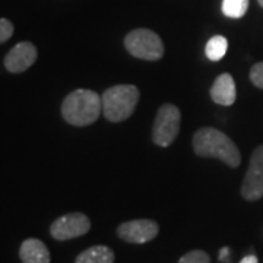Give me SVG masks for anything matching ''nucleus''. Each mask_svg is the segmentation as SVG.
Returning a JSON list of instances; mask_svg holds the SVG:
<instances>
[{"label":"nucleus","mask_w":263,"mask_h":263,"mask_svg":"<svg viewBox=\"0 0 263 263\" xmlns=\"http://www.w3.org/2000/svg\"><path fill=\"white\" fill-rule=\"evenodd\" d=\"M37 56V47L29 41H22L5 56V67L10 73H22L35 63Z\"/></svg>","instance_id":"9"},{"label":"nucleus","mask_w":263,"mask_h":263,"mask_svg":"<svg viewBox=\"0 0 263 263\" xmlns=\"http://www.w3.org/2000/svg\"><path fill=\"white\" fill-rule=\"evenodd\" d=\"M19 257L22 263H50L47 246L38 238H27L21 245Z\"/></svg>","instance_id":"11"},{"label":"nucleus","mask_w":263,"mask_h":263,"mask_svg":"<svg viewBox=\"0 0 263 263\" xmlns=\"http://www.w3.org/2000/svg\"><path fill=\"white\" fill-rule=\"evenodd\" d=\"M179 263H211V257L203 250H192L181 256Z\"/></svg>","instance_id":"15"},{"label":"nucleus","mask_w":263,"mask_h":263,"mask_svg":"<svg viewBox=\"0 0 263 263\" xmlns=\"http://www.w3.org/2000/svg\"><path fill=\"white\" fill-rule=\"evenodd\" d=\"M91 230L89 218L81 212H72L63 216H59L50 226V234L54 240L66 241L76 237L85 235Z\"/></svg>","instance_id":"6"},{"label":"nucleus","mask_w":263,"mask_h":263,"mask_svg":"<svg viewBox=\"0 0 263 263\" xmlns=\"http://www.w3.org/2000/svg\"><path fill=\"white\" fill-rule=\"evenodd\" d=\"M114 252L107 246H92L78 254L75 263H114Z\"/></svg>","instance_id":"12"},{"label":"nucleus","mask_w":263,"mask_h":263,"mask_svg":"<svg viewBox=\"0 0 263 263\" xmlns=\"http://www.w3.org/2000/svg\"><path fill=\"white\" fill-rule=\"evenodd\" d=\"M241 196L250 202L263 197V145L257 146L252 154L249 170L241 184Z\"/></svg>","instance_id":"7"},{"label":"nucleus","mask_w":263,"mask_h":263,"mask_svg":"<svg viewBox=\"0 0 263 263\" xmlns=\"http://www.w3.org/2000/svg\"><path fill=\"white\" fill-rule=\"evenodd\" d=\"M124 47L132 56L155 62L164 56V44L160 35L146 28L133 29L124 38Z\"/></svg>","instance_id":"4"},{"label":"nucleus","mask_w":263,"mask_h":263,"mask_svg":"<svg viewBox=\"0 0 263 263\" xmlns=\"http://www.w3.org/2000/svg\"><path fill=\"white\" fill-rule=\"evenodd\" d=\"M240 263H259V259L254 256V254H249V256H246L241 259V262Z\"/></svg>","instance_id":"19"},{"label":"nucleus","mask_w":263,"mask_h":263,"mask_svg":"<svg viewBox=\"0 0 263 263\" xmlns=\"http://www.w3.org/2000/svg\"><path fill=\"white\" fill-rule=\"evenodd\" d=\"M250 81L256 88L263 89V62L256 63V65L250 69Z\"/></svg>","instance_id":"17"},{"label":"nucleus","mask_w":263,"mask_h":263,"mask_svg":"<svg viewBox=\"0 0 263 263\" xmlns=\"http://www.w3.org/2000/svg\"><path fill=\"white\" fill-rule=\"evenodd\" d=\"M160 233V227L152 219H133L123 222L117 228L119 237L133 245H143L154 240Z\"/></svg>","instance_id":"8"},{"label":"nucleus","mask_w":263,"mask_h":263,"mask_svg":"<svg viewBox=\"0 0 263 263\" xmlns=\"http://www.w3.org/2000/svg\"><path fill=\"white\" fill-rule=\"evenodd\" d=\"M257 2H259V5L263 8V0H257Z\"/></svg>","instance_id":"20"},{"label":"nucleus","mask_w":263,"mask_h":263,"mask_svg":"<svg viewBox=\"0 0 263 263\" xmlns=\"http://www.w3.org/2000/svg\"><path fill=\"white\" fill-rule=\"evenodd\" d=\"M101 101L103 114L107 120L113 123L124 122L133 114L138 105L139 89L135 85H114L104 91Z\"/></svg>","instance_id":"3"},{"label":"nucleus","mask_w":263,"mask_h":263,"mask_svg":"<svg viewBox=\"0 0 263 263\" xmlns=\"http://www.w3.org/2000/svg\"><path fill=\"white\" fill-rule=\"evenodd\" d=\"M219 262L230 263V249L228 247L221 249V252H219Z\"/></svg>","instance_id":"18"},{"label":"nucleus","mask_w":263,"mask_h":263,"mask_svg":"<svg viewBox=\"0 0 263 263\" xmlns=\"http://www.w3.org/2000/svg\"><path fill=\"white\" fill-rule=\"evenodd\" d=\"M13 24L10 22L9 19L0 18V44L6 43L12 35H13Z\"/></svg>","instance_id":"16"},{"label":"nucleus","mask_w":263,"mask_h":263,"mask_svg":"<svg viewBox=\"0 0 263 263\" xmlns=\"http://www.w3.org/2000/svg\"><path fill=\"white\" fill-rule=\"evenodd\" d=\"M249 9V0H222V12L228 18H243Z\"/></svg>","instance_id":"14"},{"label":"nucleus","mask_w":263,"mask_h":263,"mask_svg":"<svg viewBox=\"0 0 263 263\" xmlns=\"http://www.w3.org/2000/svg\"><path fill=\"white\" fill-rule=\"evenodd\" d=\"M180 122H181V113L176 105L173 104L161 105L152 127L154 143L161 148L170 146L179 135Z\"/></svg>","instance_id":"5"},{"label":"nucleus","mask_w":263,"mask_h":263,"mask_svg":"<svg viewBox=\"0 0 263 263\" xmlns=\"http://www.w3.org/2000/svg\"><path fill=\"white\" fill-rule=\"evenodd\" d=\"M211 98L219 105H233L237 98V89L233 76L230 73H222L215 79L211 88Z\"/></svg>","instance_id":"10"},{"label":"nucleus","mask_w":263,"mask_h":263,"mask_svg":"<svg viewBox=\"0 0 263 263\" xmlns=\"http://www.w3.org/2000/svg\"><path fill=\"white\" fill-rule=\"evenodd\" d=\"M227 48H228V41L222 35H215L208 41L206 48H205V54L209 60L218 62L227 54Z\"/></svg>","instance_id":"13"},{"label":"nucleus","mask_w":263,"mask_h":263,"mask_svg":"<svg viewBox=\"0 0 263 263\" xmlns=\"http://www.w3.org/2000/svg\"><path fill=\"white\" fill-rule=\"evenodd\" d=\"M103 113L101 95L91 89H76L62 104V116L72 126H89Z\"/></svg>","instance_id":"2"},{"label":"nucleus","mask_w":263,"mask_h":263,"mask_svg":"<svg viewBox=\"0 0 263 263\" xmlns=\"http://www.w3.org/2000/svg\"><path fill=\"white\" fill-rule=\"evenodd\" d=\"M193 149L202 158H216L228 167H238L241 155L234 142L224 132L214 127H202L193 136Z\"/></svg>","instance_id":"1"}]
</instances>
